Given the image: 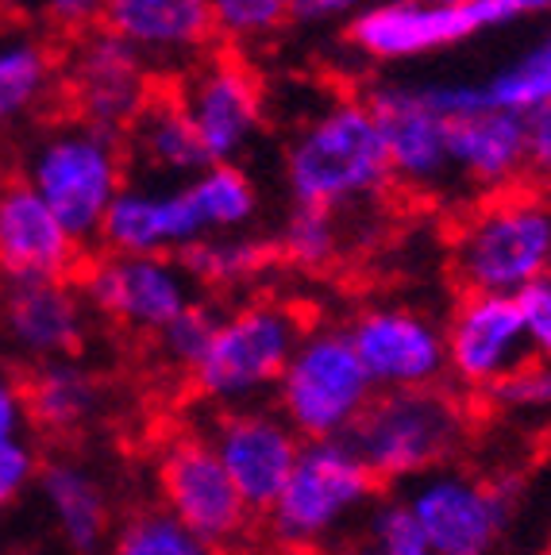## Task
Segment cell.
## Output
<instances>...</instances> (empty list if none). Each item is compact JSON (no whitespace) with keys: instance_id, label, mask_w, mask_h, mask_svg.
<instances>
[{"instance_id":"1","label":"cell","mask_w":551,"mask_h":555,"mask_svg":"<svg viewBox=\"0 0 551 555\" xmlns=\"http://www.w3.org/2000/svg\"><path fill=\"white\" fill-rule=\"evenodd\" d=\"M293 205L355 208L389 185L386 151L367 96H336L293 131L282 155Z\"/></svg>"},{"instance_id":"2","label":"cell","mask_w":551,"mask_h":555,"mask_svg":"<svg viewBox=\"0 0 551 555\" xmlns=\"http://www.w3.org/2000/svg\"><path fill=\"white\" fill-rule=\"evenodd\" d=\"M20 178L86 247L97 243L104 212L128 185V147L116 131L69 116V120L47 124L27 139L20 155Z\"/></svg>"},{"instance_id":"3","label":"cell","mask_w":551,"mask_h":555,"mask_svg":"<svg viewBox=\"0 0 551 555\" xmlns=\"http://www.w3.org/2000/svg\"><path fill=\"white\" fill-rule=\"evenodd\" d=\"M379 494L351 440H309L262 520L282 555H332Z\"/></svg>"},{"instance_id":"4","label":"cell","mask_w":551,"mask_h":555,"mask_svg":"<svg viewBox=\"0 0 551 555\" xmlns=\"http://www.w3.org/2000/svg\"><path fill=\"white\" fill-rule=\"evenodd\" d=\"M451 278L463 294L494 297L551 278V197L517 185L478 201L451 232Z\"/></svg>"},{"instance_id":"5","label":"cell","mask_w":551,"mask_h":555,"mask_svg":"<svg viewBox=\"0 0 551 555\" xmlns=\"http://www.w3.org/2000/svg\"><path fill=\"white\" fill-rule=\"evenodd\" d=\"M466 436H471L466 398L451 386H432V390L374 393L347 440L386 490L451 467L463 455Z\"/></svg>"},{"instance_id":"6","label":"cell","mask_w":551,"mask_h":555,"mask_svg":"<svg viewBox=\"0 0 551 555\" xmlns=\"http://www.w3.org/2000/svg\"><path fill=\"white\" fill-rule=\"evenodd\" d=\"M344 324H309L274 386V409L293 433L309 440H347L374 401Z\"/></svg>"},{"instance_id":"7","label":"cell","mask_w":551,"mask_h":555,"mask_svg":"<svg viewBox=\"0 0 551 555\" xmlns=\"http://www.w3.org/2000/svg\"><path fill=\"white\" fill-rule=\"evenodd\" d=\"M305 328L309 324L302 312L278 301H251L220 312L213 344L190 374L197 398L216 409L262 405V393H274Z\"/></svg>"},{"instance_id":"8","label":"cell","mask_w":551,"mask_h":555,"mask_svg":"<svg viewBox=\"0 0 551 555\" xmlns=\"http://www.w3.org/2000/svg\"><path fill=\"white\" fill-rule=\"evenodd\" d=\"M401 498L432 555H490L517 502V482L444 467L409 482Z\"/></svg>"},{"instance_id":"9","label":"cell","mask_w":551,"mask_h":555,"mask_svg":"<svg viewBox=\"0 0 551 555\" xmlns=\"http://www.w3.org/2000/svg\"><path fill=\"white\" fill-rule=\"evenodd\" d=\"M86 305L116 328L158 336L185 309L201 301V289L178 259L166 255H108L86 262L78 282Z\"/></svg>"},{"instance_id":"10","label":"cell","mask_w":551,"mask_h":555,"mask_svg":"<svg viewBox=\"0 0 551 555\" xmlns=\"http://www.w3.org/2000/svg\"><path fill=\"white\" fill-rule=\"evenodd\" d=\"M158 498L174 520L220 552L247 544L255 513L243 505L240 490L216 460L205 433H181L163 448L158 460Z\"/></svg>"},{"instance_id":"11","label":"cell","mask_w":551,"mask_h":555,"mask_svg":"<svg viewBox=\"0 0 551 555\" xmlns=\"http://www.w3.org/2000/svg\"><path fill=\"white\" fill-rule=\"evenodd\" d=\"M174 96H178L181 113L190 116L208 166L240 163L267 120V96H262L259 78L235 54L197 59L181 74Z\"/></svg>"},{"instance_id":"12","label":"cell","mask_w":551,"mask_h":555,"mask_svg":"<svg viewBox=\"0 0 551 555\" xmlns=\"http://www.w3.org/2000/svg\"><path fill=\"white\" fill-rule=\"evenodd\" d=\"M362 371L379 393L448 386L444 324L409 305H371L344 324Z\"/></svg>"},{"instance_id":"13","label":"cell","mask_w":551,"mask_h":555,"mask_svg":"<svg viewBox=\"0 0 551 555\" xmlns=\"http://www.w3.org/2000/svg\"><path fill=\"white\" fill-rule=\"evenodd\" d=\"M448 386L463 398H486L494 386L533 363L517 297L463 294L444 324Z\"/></svg>"},{"instance_id":"14","label":"cell","mask_w":551,"mask_h":555,"mask_svg":"<svg viewBox=\"0 0 551 555\" xmlns=\"http://www.w3.org/2000/svg\"><path fill=\"white\" fill-rule=\"evenodd\" d=\"M62 93H69L78 120L124 135L151 101V66L113 31L93 27L62 59Z\"/></svg>"},{"instance_id":"15","label":"cell","mask_w":551,"mask_h":555,"mask_svg":"<svg viewBox=\"0 0 551 555\" xmlns=\"http://www.w3.org/2000/svg\"><path fill=\"white\" fill-rule=\"evenodd\" d=\"M205 440L251 513H267L274 505L305 443L274 405L216 409Z\"/></svg>"},{"instance_id":"16","label":"cell","mask_w":551,"mask_h":555,"mask_svg":"<svg viewBox=\"0 0 551 555\" xmlns=\"http://www.w3.org/2000/svg\"><path fill=\"white\" fill-rule=\"evenodd\" d=\"M483 35L463 0H374L347 24V43L367 62L401 66Z\"/></svg>"},{"instance_id":"17","label":"cell","mask_w":551,"mask_h":555,"mask_svg":"<svg viewBox=\"0 0 551 555\" xmlns=\"http://www.w3.org/2000/svg\"><path fill=\"white\" fill-rule=\"evenodd\" d=\"M386 151L389 182L413 193H436L451 182L448 120L424 101L413 81H386L367 96Z\"/></svg>"},{"instance_id":"18","label":"cell","mask_w":551,"mask_h":555,"mask_svg":"<svg viewBox=\"0 0 551 555\" xmlns=\"http://www.w3.org/2000/svg\"><path fill=\"white\" fill-rule=\"evenodd\" d=\"M86 262L81 247L24 178H0V278L9 286L69 282Z\"/></svg>"},{"instance_id":"19","label":"cell","mask_w":551,"mask_h":555,"mask_svg":"<svg viewBox=\"0 0 551 555\" xmlns=\"http://www.w3.org/2000/svg\"><path fill=\"white\" fill-rule=\"evenodd\" d=\"M193 197L181 185H151V182H128L116 193L113 208L104 212V224L97 232L108 255H166L178 259L190 251L193 243L205 240Z\"/></svg>"},{"instance_id":"20","label":"cell","mask_w":551,"mask_h":555,"mask_svg":"<svg viewBox=\"0 0 551 555\" xmlns=\"http://www.w3.org/2000/svg\"><path fill=\"white\" fill-rule=\"evenodd\" d=\"M89 305L74 282H27L0 297V336L27 363L74 359L86 344Z\"/></svg>"},{"instance_id":"21","label":"cell","mask_w":551,"mask_h":555,"mask_svg":"<svg viewBox=\"0 0 551 555\" xmlns=\"http://www.w3.org/2000/svg\"><path fill=\"white\" fill-rule=\"evenodd\" d=\"M424 101L444 120L471 113H509L533 116L551 104V31L528 43L517 59L490 69L486 78H451V81H424Z\"/></svg>"},{"instance_id":"22","label":"cell","mask_w":551,"mask_h":555,"mask_svg":"<svg viewBox=\"0 0 551 555\" xmlns=\"http://www.w3.org/2000/svg\"><path fill=\"white\" fill-rule=\"evenodd\" d=\"M101 27L124 39L146 66L190 69L216 39L208 0H104Z\"/></svg>"},{"instance_id":"23","label":"cell","mask_w":551,"mask_h":555,"mask_svg":"<svg viewBox=\"0 0 551 555\" xmlns=\"http://www.w3.org/2000/svg\"><path fill=\"white\" fill-rule=\"evenodd\" d=\"M62 96V59L47 31L0 16V135L35 124Z\"/></svg>"},{"instance_id":"24","label":"cell","mask_w":551,"mask_h":555,"mask_svg":"<svg viewBox=\"0 0 551 555\" xmlns=\"http://www.w3.org/2000/svg\"><path fill=\"white\" fill-rule=\"evenodd\" d=\"M451 178L474 193H505L525 182V116L471 113L448 120Z\"/></svg>"},{"instance_id":"25","label":"cell","mask_w":551,"mask_h":555,"mask_svg":"<svg viewBox=\"0 0 551 555\" xmlns=\"http://www.w3.org/2000/svg\"><path fill=\"white\" fill-rule=\"evenodd\" d=\"M39 498H43L47 517L54 520L62 544L74 555H97L113 540V502L104 482L78 460H59L43 463L39 482H35Z\"/></svg>"},{"instance_id":"26","label":"cell","mask_w":551,"mask_h":555,"mask_svg":"<svg viewBox=\"0 0 551 555\" xmlns=\"http://www.w3.org/2000/svg\"><path fill=\"white\" fill-rule=\"evenodd\" d=\"M124 147H128V163H136L143 173L178 185L208 166L197 131L174 93H151L143 113L124 131Z\"/></svg>"},{"instance_id":"27","label":"cell","mask_w":551,"mask_h":555,"mask_svg":"<svg viewBox=\"0 0 551 555\" xmlns=\"http://www.w3.org/2000/svg\"><path fill=\"white\" fill-rule=\"evenodd\" d=\"M24 401H27V428L66 440V436L86 433L101 413V382L78 359H59V363H39L24 374Z\"/></svg>"},{"instance_id":"28","label":"cell","mask_w":551,"mask_h":555,"mask_svg":"<svg viewBox=\"0 0 551 555\" xmlns=\"http://www.w3.org/2000/svg\"><path fill=\"white\" fill-rule=\"evenodd\" d=\"M208 235L243 232L259 217V190L240 163H213L185 182Z\"/></svg>"},{"instance_id":"29","label":"cell","mask_w":551,"mask_h":555,"mask_svg":"<svg viewBox=\"0 0 551 555\" xmlns=\"http://www.w3.org/2000/svg\"><path fill=\"white\" fill-rule=\"evenodd\" d=\"M332 555H432L406 498L379 494V502L351 525Z\"/></svg>"},{"instance_id":"30","label":"cell","mask_w":551,"mask_h":555,"mask_svg":"<svg viewBox=\"0 0 551 555\" xmlns=\"http://www.w3.org/2000/svg\"><path fill=\"white\" fill-rule=\"evenodd\" d=\"M178 262L185 267V274L197 282V289L213 286V289H228L240 286V282H251L259 274L262 262H267V243L251 240L243 232L232 235H205L181 251Z\"/></svg>"},{"instance_id":"31","label":"cell","mask_w":551,"mask_h":555,"mask_svg":"<svg viewBox=\"0 0 551 555\" xmlns=\"http://www.w3.org/2000/svg\"><path fill=\"white\" fill-rule=\"evenodd\" d=\"M108 555H228L216 544L201 540L181 520H174L163 505L139 509L124 520L108 540Z\"/></svg>"},{"instance_id":"32","label":"cell","mask_w":551,"mask_h":555,"mask_svg":"<svg viewBox=\"0 0 551 555\" xmlns=\"http://www.w3.org/2000/svg\"><path fill=\"white\" fill-rule=\"evenodd\" d=\"M278 255L302 270H320L339 255V220L324 208L293 205V212L282 220L274 240Z\"/></svg>"},{"instance_id":"33","label":"cell","mask_w":551,"mask_h":555,"mask_svg":"<svg viewBox=\"0 0 551 555\" xmlns=\"http://www.w3.org/2000/svg\"><path fill=\"white\" fill-rule=\"evenodd\" d=\"M216 39L235 47H251L278 35L293 20L290 0H208Z\"/></svg>"},{"instance_id":"34","label":"cell","mask_w":551,"mask_h":555,"mask_svg":"<svg viewBox=\"0 0 551 555\" xmlns=\"http://www.w3.org/2000/svg\"><path fill=\"white\" fill-rule=\"evenodd\" d=\"M216 324H220V312L213 309V305L197 301L193 309H185L174 324H166L163 332H158V351H163V359L170 366H178V371L193 374V366L205 359L208 344H213V332Z\"/></svg>"},{"instance_id":"35","label":"cell","mask_w":551,"mask_h":555,"mask_svg":"<svg viewBox=\"0 0 551 555\" xmlns=\"http://www.w3.org/2000/svg\"><path fill=\"white\" fill-rule=\"evenodd\" d=\"M39 470H43V455L31 436L0 440V513L12 509L27 490H35Z\"/></svg>"},{"instance_id":"36","label":"cell","mask_w":551,"mask_h":555,"mask_svg":"<svg viewBox=\"0 0 551 555\" xmlns=\"http://www.w3.org/2000/svg\"><path fill=\"white\" fill-rule=\"evenodd\" d=\"M486 401L494 409H505V413H551V363L533 359L525 371L494 386Z\"/></svg>"},{"instance_id":"37","label":"cell","mask_w":551,"mask_h":555,"mask_svg":"<svg viewBox=\"0 0 551 555\" xmlns=\"http://www.w3.org/2000/svg\"><path fill=\"white\" fill-rule=\"evenodd\" d=\"M31 24L39 31H59V35H86L101 24L104 0H16Z\"/></svg>"},{"instance_id":"38","label":"cell","mask_w":551,"mask_h":555,"mask_svg":"<svg viewBox=\"0 0 551 555\" xmlns=\"http://www.w3.org/2000/svg\"><path fill=\"white\" fill-rule=\"evenodd\" d=\"M521 324L536 363H551V278H540L525 294H517Z\"/></svg>"},{"instance_id":"39","label":"cell","mask_w":551,"mask_h":555,"mask_svg":"<svg viewBox=\"0 0 551 555\" xmlns=\"http://www.w3.org/2000/svg\"><path fill=\"white\" fill-rule=\"evenodd\" d=\"M525 178L528 190L551 197V104L525 116Z\"/></svg>"},{"instance_id":"40","label":"cell","mask_w":551,"mask_h":555,"mask_svg":"<svg viewBox=\"0 0 551 555\" xmlns=\"http://www.w3.org/2000/svg\"><path fill=\"white\" fill-rule=\"evenodd\" d=\"M27 436V401H24V374L0 363V440Z\"/></svg>"},{"instance_id":"41","label":"cell","mask_w":551,"mask_h":555,"mask_svg":"<svg viewBox=\"0 0 551 555\" xmlns=\"http://www.w3.org/2000/svg\"><path fill=\"white\" fill-rule=\"evenodd\" d=\"M371 4L374 0H290V12L297 24H336V20L351 24Z\"/></svg>"},{"instance_id":"42","label":"cell","mask_w":551,"mask_h":555,"mask_svg":"<svg viewBox=\"0 0 551 555\" xmlns=\"http://www.w3.org/2000/svg\"><path fill=\"white\" fill-rule=\"evenodd\" d=\"M9 4H12V0H0V12H4V9H9Z\"/></svg>"}]
</instances>
